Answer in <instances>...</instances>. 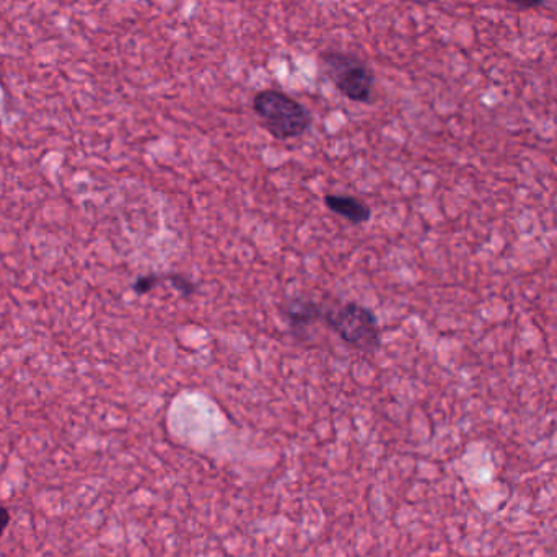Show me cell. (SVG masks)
Masks as SVG:
<instances>
[{
	"mask_svg": "<svg viewBox=\"0 0 557 557\" xmlns=\"http://www.w3.org/2000/svg\"><path fill=\"white\" fill-rule=\"evenodd\" d=\"M253 111L266 131L277 141L303 136L312 126L307 108L281 90H261L253 98Z\"/></svg>",
	"mask_w": 557,
	"mask_h": 557,
	"instance_id": "6da1fadb",
	"label": "cell"
},
{
	"mask_svg": "<svg viewBox=\"0 0 557 557\" xmlns=\"http://www.w3.org/2000/svg\"><path fill=\"white\" fill-rule=\"evenodd\" d=\"M326 325L357 351H377L382 343L377 315L357 302H346L325 308Z\"/></svg>",
	"mask_w": 557,
	"mask_h": 557,
	"instance_id": "7a4b0ae2",
	"label": "cell"
},
{
	"mask_svg": "<svg viewBox=\"0 0 557 557\" xmlns=\"http://www.w3.org/2000/svg\"><path fill=\"white\" fill-rule=\"evenodd\" d=\"M325 74L343 97L354 103H369L375 87V74L354 54L326 51L321 54Z\"/></svg>",
	"mask_w": 557,
	"mask_h": 557,
	"instance_id": "3957f363",
	"label": "cell"
},
{
	"mask_svg": "<svg viewBox=\"0 0 557 557\" xmlns=\"http://www.w3.org/2000/svg\"><path fill=\"white\" fill-rule=\"evenodd\" d=\"M325 206L352 225H364L372 219V209L362 199L347 194H326Z\"/></svg>",
	"mask_w": 557,
	"mask_h": 557,
	"instance_id": "277c9868",
	"label": "cell"
},
{
	"mask_svg": "<svg viewBox=\"0 0 557 557\" xmlns=\"http://www.w3.org/2000/svg\"><path fill=\"white\" fill-rule=\"evenodd\" d=\"M284 315L294 331H302L316 321L323 320L325 308L315 300L292 299L284 308Z\"/></svg>",
	"mask_w": 557,
	"mask_h": 557,
	"instance_id": "5b68a950",
	"label": "cell"
},
{
	"mask_svg": "<svg viewBox=\"0 0 557 557\" xmlns=\"http://www.w3.org/2000/svg\"><path fill=\"white\" fill-rule=\"evenodd\" d=\"M168 274H145V276L137 277V281L132 284V290L136 292L137 295H145L152 292L158 284L162 282H167Z\"/></svg>",
	"mask_w": 557,
	"mask_h": 557,
	"instance_id": "8992f818",
	"label": "cell"
},
{
	"mask_svg": "<svg viewBox=\"0 0 557 557\" xmlns=\"http://www.w3.org/2000/svg\"><path fill=\"white\" fill-rule=\"evenodd\" d=\"M167 282H170L183 297H191L198 292V286L183 274H168Z\"/></svg>",
	"mask_w": 557,
	"mask_h": 557,
	"instance_id": "52a82bcc",
	"label": "cell"
},
{
	"mask_svg": "<svg viewBox=\"0 0 557 557\" xmlns=\"http://www.w3.org/2000/svg\"><path fill=\"white\" fill-rule=\"evenodd\" d=\"M510 4L518 5L522 9H538V7H543L544 0H507Z\"/></svg>",
	"mask_w": 557,
	"mask_h": 557,
	"instance_id": "ba28073f",
	"label": "cell"
},
{
	"mask_svg": "<svg viewBox=\"0 0 557 557\" xmlns=\"http://www.w3.org/2000/svg\"><path fill=\"white\" fill-rule=\"evenodd\" d=\"M10 523V512L9 509H5L0 505V538L4 535V531L7 530Z\"/></svg>",
	"mask_w": 557,
	"mask_h": 557,
	"instance_id": "9c48e42d",
	"label": "cell"
}]
</instances>
